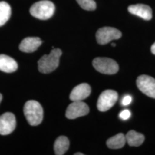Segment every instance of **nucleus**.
Wrapping results in <instances>:
<instances>
[{
	"instance_id": "obj_1",
	"label": "nucleus",
	"mask_w": 155,
	"mask_h": 155,
	"mask_svg": "<svg viewBox=\"0 0 155 155\" xmlns=\"http://www.w3.org/2000/svg\"><path fill=\"white\" fill-rule=\"evenodd\" d=\"M24 113L28 123L32 126H37L43 121V109L36 101H27L24 107Z\"/></svg>"
},
{
	"instance_id": "obj_2",
	"label": "nucleus",
	"mask_w": 155,
	"mask_h": 155,
	"mask_svg": "<svg viewBox=\"0 0 155 155\" xmlns=\"http://www.w3.org/2000/svg\"><path fill=\"white\" fill-rule=\"evenodd\" d=\"M61 54V50L55 48L52 50L48 55L43 56L38 61L39 71L43 74L54 71L59 66Z\"/></svg>"
},
{
	"instance_id": "obj_3",
	"label": "nucleus",
	"mask_w": 155,
	"mask_h": 155,
	"mask_svg": "<svg viewBox=\"0 0 155 155\" xmlns=\"http://www.w3.org/2000/svg\"><path fill=\"white\" fill-rule=\"evenodd\" d=\"M55 10L54 3L49 0H41L33 4L29 9L32 16L40 20H47L53 16Z\"/></svg>"
},
{
	"instance_id": "obj_4",
	"label": "nucleus",
	"mask_w": 155,
	"mask_h": 155,
	"mask_svg": "<svg viewBox=\"0 0 155 155\" xmlns=\"http://www.w3.org/2000/svg\"><path fill=\"white\" fill-rule=\"evenodd\" d=\"M93 65L96 70L104 74H114L119 70V66L116 61L107 58H97L94 59Z\"/></svg>"
},
{
	"instance_id": "obj_5",
	"label": "nucleus",
	"mask_w": 155,
	"mask_h": 155,
	"mask_svg": "<svg viewBox=\"0 0 155 155\" xmlns=\"http://www.w3.org/2000/svg\"><path fill=\"white\" fill-rule=\"evenodd\" d=\"M118 93L113 90H106L103 91L99 97L97 102V108L100 111L109 110L116 103Z\"/></svg>"
},
{
	"instance_id": "obj_6",
	"label": "nucleus",
	"mask_w": 155,
	"mask_h": 155,
	"mask_svg": "<svg viewBox=\"0 0 155 155\" xmlns=\"http://www.w3.org/2000/svg\"><path fill=\"white\" fill-rule=\"evenodd\" d=\"M121 32L116 28L105 27L99 29L96 33L97 42L101 45H106L113 40L121 38Z\"/></svg>"
},
{
	"instance_id": "obj_7",
	"label": "nucleus",
	"mask_w": 155,
	"mask_h": 155,
	"mask_svg": "<svg viewBox=\"0 0 155 155\" xmlns=\"http://www.w3.org/2000/svg\"><path fill=\"white\" fill-rule=\"evenodd\" d=\"M139 90L144 94L152 98H155V79L148 75L139 76L136 81Z\"/></svg>"
},
{
	"instance_id": "obj_8",
	"label": "nucleus",
	"mask_w": 155,
	"mask_h": 155,
	"mask_svg": "<svg viewBox=\"0 0 155 155\" xmlns=\"http://www.w3.org/2000/svg\"><path fill=\"white\" fill-rule=\"evenodd\" d=\"M89 113V106L86 104L82 101H73L67 109L66 116L72 120L86 116Z\"/></svg>"
},
{
	"instance_id": "obj_9",
	"label": "nucleus",
	"mask_w": 155,
	"mask_h": 155,
	"mask_svg": "<svg viewBox=\"0 0 155 155\" xmlns=\"http://www.w3.org/2000/svg\"><path fill=\"white\" fill-rule=\"evenodd\" d=\"M16 127L15 115L7 112L0 116V134L8 135L11 133Z\"/></svg>"
},
{
	"instance_id": "obj_10",
	"label": "nucleus",
	"mask_w": 155,
	"mask_h": 155,
	"mask_svg": "<svg viewBox=\"0 0 155 155\" xmlns=\"http://www.w3.org/2000/svg\"><path fill=\"white\" fill-rule=\"evenodd\" d=\"M91 91V89L89 84H79L72 90L70 95V99L72 101H82L89 97Z\"/></svg>"
},
{
	"instance_id": "obj_11",
	"label": "nucleus",
	"mask_w": 155,
	"mask_h": 155,
	"mask_svg": "<svg viewBox=\"0 0 155 155\" xmlns=\"http://www.w3.org/2000/svg\"><path fill=\"white\" fill-rule=\"evenodd\" d=\"M128 11L145 20H150L152 17V9L147 5L136 4L130 5L128 7Z\"/></svg>"
},
{
	"instance_id": "obj_12",
	"label": "nucleus",
	"mask_w": 155,
	"mask_h": 155,
	"mask_svg": "<svg viewBox=\"0 0 155 155\" xmlns=\"http://www.w3.org/2000/svg\"><path fill=\"white\" fill-rule=\"evenodd\" d=\"M42 41L37 37H28L22 40L19 45L20 51L26 53H31L38 50L41 45Z\"/></svg>"
},
{
	"instance_id": "obj_13",
	"label": "nucleus",
	"mask_w": 155,
	"mask_h": 155,
	"mask_svg": "<svg viewBox=\"0 0 155 155\" xmlns=\"http://www.w3.org/2000/svg\"><path fill=\"white\" fill-rule=\"evenodd\" d=\"M18 68L16 61L11 57L6 55H0V70L7 73L16 71Z\"/></svg>"
},
{
	"instance_id": "obj_14",
	"label": "nucleus",
	"mask_w": 155,
	"mask_h": 155,
	"mask_svg": "<svg viewBox=\"0 0 155 155\" xmlns=\"http://www.w3.org/2000/svg\"><path fill=\"white\" fill-rule=\"evenodd\" d=\"M126 141L131 147H139L144 143L145 137L141 133L133 130H130L125 136Z\"/></svg>"
},
{
	"instance_id": "obj_15",
	"label": "nucleus",
	"mask_w": 155,
	"mask_h": 155,
	"mask_svg": "<svg viewBox=\"0 0 155 155\" xmlns=\"http://www.w3.org/2000/svg\"><path fill=\"white\" fill-rule=\"evenodd\" d=\"M126 137L123 133H118L116 136L108 139L106 144L110 149H120L122 148L126 143Z\"/></svg>"
},
{
	"instance_id": "obj_16",
	"label": "nucleus",
	"mask_w": 155,
	"mask_h": 155,
	"mask_svg": "<svg viewBox=\"0 0 155 155\" xmlns=\"http://www.w3.org/2000/svg\"><path fill=\"white\" fill-rule=\"evenodd\" d=\"M70 142L66 136H61L56 140L54 144V150L55 155H64L68 150Z\"/></svg>"
},
{
	"instance_id": "obj_17",
	"label": "nucleus",
	"mask_w": 155,
	"mask_h": 155,
	"mask_svg": "<svg viewBox=\"0 0 155 155\" xmlns=\"http://www.w3.org/2000/svg\"><path fill=\"white\" fill-rule=\"evenodd\" d=\"M11 16V8L5 1L0 2V27L4 25Z\"/></svg>"
},
{
	"instance_id": "obj_18",
	"label": "nucleus",
	"mask_w": 155,
	"mask_h": 155,
	"mask_svg": "<svg viewBox=\"0 0 155 155\" xmlns=\"http://www.w3.org/2000/svg\"><path fill=\"white\" fill-rule=\"evenodd\" d=\"M79 6L86 11H94L97 5L94 0H76Z\"/></svg>"
},
{
	"instance_id": "obj_19",
	"label": "nucleus",
	"mask_w": 155,
	"mask_h": 155,
	"mask_svg": "<svg viewBox=\"0 0 155 155\" xmlns=\"http://www.w3.org/2000/svg\"><path fill=\"white\" fill-rule=\"evenodd\" d=\"M131 116V113L129 110H122L120 114H119V117L122 120H128L130 117Z\"/></svg>"
},
{
	"instance_id": "obj_20",
	"label": "nucleus",
	"mask_w": 155,
	"mask_h": 155,
	"mask_svg": "<svg viewBox=\"0 0 155 155\" xmlns=\"http://www.w3.org/2000/svg\"><path fill=\"white\" fill-rule=\"evenodd\" d=\"M132 101V98L131 96L127 95L126 96H125L123 98H122V101H121V104L123 106H126L129 105L131 102Z\"/></svg>"
},
{
	"instance_id": "obj_21",
	"label": "nucleus",
	"mask_w": 155,
	"mask_h": 155,
	"mask_svg": "<svg viewBox=\"0 0 155 155\" xmlns=\"http://www.w3.org/2000/svg\"><path fill=\"white\" fill-rule=\"evenodd\" d=\"M150 50H151L152 53L153 54L155 55V43H154V44L152 45Z\"/></svg>"
},
{
	"instance_id": "obj_22",
	"label": "nucleus",
	"mask_w": 155,
	"mask_h": 155,
	"mask_svg": "<svg viewBox=\"0 0 155 155\" xmlns=\"http://www.w3.org/2000/svg\"><path fill=\"white\" fill-rule=\"evenodd\" d=\"M75 155H83L84 154L82 153H80V152H78V153H76L74 154Z\"/></svg>"
},
{
	"instance_id": "obj_23",
	"label": "nucleus",
	"mask_w": 155,
	"mask_h": 155,
	"mask_svg": "<svg viewBox=\"0 0 155 155\" xmlns=\"http://www.w3.org/2000/svg\"><path fill=\"white\" fill-rule=\"evenodd\" d=\"M2 100V96L1 94H0V103H1V102Z\"/></svg>"
},
{
	"instance_id": "obj_24",
	"label": "nucleus",
	"mask_w": 155,
	"mask_h": 155,
	"mask_svg": "<svg viewBox=\"0 0 155 155\" xmlns=\"http://www.w3.org/2000/svg\"><path fill=\"white\" fill-rule=\"evenodd\" d=\"M111 45H112L113 47H115V46L116 45L115 43H111Z\"/></svg>"
}]
</instances>
